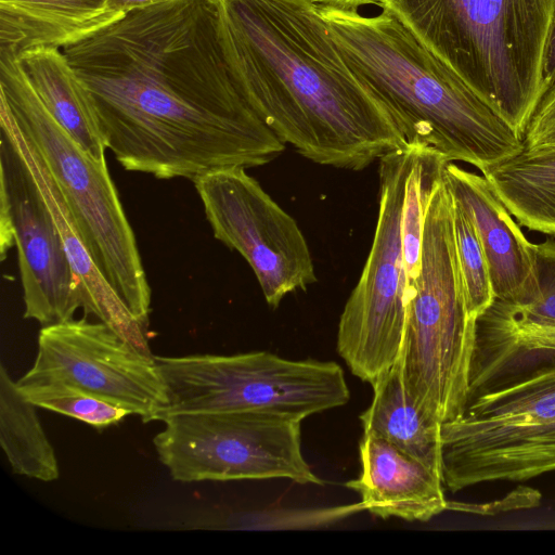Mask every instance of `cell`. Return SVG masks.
<instances>
[{
    "label": "cell",
    "mask_w": 555,
    "mask_h": 555,
    "mask_svg": "<svg viewBox=\"0 0 555 555\" xmlns=\"http://www.w3.org/2000/svg\"><path fill=\"white\" fill-rule=\"evenodd\" d=\"M193 183L214 236L247 261L269 306L317 281L297 222L245 168L216 170Z\"/></svg>",
    "instance_id": "11"
},
{
    "label": "cell",
    "mask_w": 555,
    "mask_h": 555,
    "mask_svg": "<svg viewBox=\"0 0 555 555\" xmlns=\"http://www.w3.org/2000/svg\"><path fill=\"white\" fill-rule=\"evenodd\" d=\"M542 79L545 93L555 82V8L544 52Z\"/></svg>",
    "instance_id": "27"
},
{
    "label": "cell",
    "mask_w": 555,
    "mask_h": 555,
    "mask_svg": "<svg viewBox=\"0 0 555 555\" xmlns=\"http://www.w3.org/2000/svg\"><path fill=\"white\" fill-rule=\"evenodd\" d=\"M359 454L361 473L345 486L372 515L428 521L447 509L441 473L372 433H363Z\"/></svg>",
    "instance_id": "16"
},
{
    "label": "cell",
    "mask_w": 555,
    "mask_h": 555,
    "mask_svg": "<svg viewBox=\"0 0 555 555\" xmlns=\"http://www.w3.org/2000/svg\"><path fill=\"white\" fill-rule=\"evenodd\" d=\"M57 380L155 421L167 406L165 382L146 354L99 320L83 317L42 326L33 366L18 384Z\"/></svg>",
    "instance_id": "12"
},
{
    "label": "cell",
    "mask_w": 555,
    "mask_h": 555,
    "mask_svg": "<svg viewBox=\"0 0 555 555\" xmlns=\"http://www.w3.org/2000/svg\"><path fill=\"white\" fill-rule=\"evenodd\" d=\"M533 249L537 298L527 304L494 298L475 321L467 397L522 358L555 351V240L533 244Z\"/></svg>",
    "instance_id": "14"
},
{
    "label": "cell",
    "mask_w": 555,
    "mask_h": 555,
    "mask_svg": "<svg viewBox=\"0 0 555 555\" xmlns=\"http://www.w3.org/2000/svg\"><path fill=\"white\" fill-rule=\"evenodd\" d=\"M106 149L128 171L194 181L285 150L238 90L211 0H167L63 49Z\"/></svg>",
    "instance_id": "1"
},
{
    "label": "cell",
    "mask_w": 555,
    "mask_h": 555,
    "mask_svg": "<svg viewBox=\"0 0 555 555\" xmlns=\"http://www.w3.org/2000/svg\"><path fill=\"white\" fill-rule=\"evenodd\" d=\"M16 57L55 120L81 149L98 159H104L107 149L64 52L39 48Z\"/></svg>",
    "instance_id": "21"
},
{
    "label": "cell",
    "mask_w": 555,
    "mask_h": 555,
    "mask_svg": "<svg viewBox=\"0 0 555 555\" xmlns=\"http://www.w3.org/2000/svg\"><path fill=\"white\" fill-rule=\"evenodd\" d=\"M526 150L555 146V82L539 102L522 135Z\"/></svg>",
    "instance_id": "25"
},
{
    "label": "cell",
    "mask_w": 555,
    "mask_h": 555,
    "mask_svg": "<svg viewBox=\"0 0 555 555\" xmlns=\"http://www.w3.org/2000/svg\"><path fill=\"white\" fill-rule=\"evenodd\" d=\"M453 231L466 305L470 317L476 320L491 305L494 294L488 263L476 229L454 199Z\"/></svg>",
    "instance_id": "24"
},
{
    "label": "cell",
    "mask_w": 555,
    "mask_h": 555,
    "mask_svg": "<svg viewBox=\"0 0 555 555\" xmlns=\"http://www.w3.org/2000/svg\"><path fill=\"white\" fill-rule=\"evenodd\" d=\"M521 138L544 95L555 0H380Z\"/></svg>",
    "instance_id": "4"
},
{
    "label": "cell",
    "mask_w": 555,
    "mask_h": 555,
    "mask_svg": "<svg viewBox=\"0 0 555 555\" xmlns=\"http://www.w3.org/2000/svg\"><path fill=\"white\" fill-rule=\"evenodd\" d=\"M17 384L22 395L37 408L47 409L104 429L119 424L130 412L57 380Z\"/></svg>",
    "instance_id": "23"
},
{
    "label": "cell",
    "mask_w": 555,
    "mask_h": 555,
    "mask_svg": "<svg viewBox=\"0 0 555 555\" xmlns=\"http://www.w3.org/2000/svg\"><path fill=\"white\" fill-rule=\"evenodd\" d=\"M475 321L457 261L453 198L442 172L428 199L420 274L406 302L399 357L409 399L441 424L459 416L466 401Z\"/></svg>",
    "instance_id": "7"
},
{
    "label": "cell",
    "mask_w": 555,
    "mask_h": 555,
    "mask_svg": "<svg viewBox=\"0 0 555 555\" xmlns=\"http://www.w3.org/2000/svg\"><path fill=\"white\" fill-rule=\"evenodd\" d=\"M111 0H0V52L64 49L118 21Z\"/></svg>",
    "instance_id": "18"
},
{
    "label": "cell",
    "mask_w": 555,
    "mask_h": 555,
    "mask_svg": "<svg viewBox=\"0 0 555 555\" xmlns=\"http://www.w3.org/2000/svg\"><path fill=\"white\" fill-rule=\"evenodd\" d=\"M319 8L347 65L408 144L480 171L524 149L522 138L389 10Z\"/></svg>",
    "instance_id": "3"
},
{
    "label": "cell",
    "mask_w": 555,
    "mask_h": 555,
    "mask_svg": "<svg viewBox=\"0 0 555 555\" xmlns=\"http://www.w3.org/2000/svg\"><path fill=\"white\" fill-rule=\"evenodd\" d=\"M443 180L476 229L494 298L512 304L535 299L539 285L533 243L526 238L487 179L449 162Z\"/></svg>",
    "instance_id": "15"
},
{
    "label": "cell",
    "mask_w": 555,
    "mask_h": 555,
    "mask_svg": "<svg viewBox=\"0 0 555 555\" xmlns=\"http://www.w3.org/2000/svg\"><path fill=\"white\" fill-rule=\"evenodd\" d=\"M541 493L529 487H517L504 498L486 503H462L448 501L447 509L493 516L508 511L532 508L540 504Z\"/></svg>",
    "instance_id": "26"
},
{
    "label": "cell",
    "mask_w": 555,
    "mask_h": 555,
    "mask_svg": "<svg viewBox=\"0 0 555 555\" xmlns=\"http://www.w3.org/2000/svg\"><path fill=\"white\" fill-rule=\"evenodd\" d=\"M163 1L167 0H111L109 10L114 15L124 17L131 10Z\"/></svg>",
    "instance_id": "28"
},
{
    "label": "cell",
    "mask_w": 555,
    "mask_h": 555,
    "mask_svg": "<svg viewBox=\"0 0 555 555\" xmlns=\"http://www.w3.org/2000/svg\"><path fill=\"white\" fill-rule=\"evenodd\" d=\"M373 387L371 404L361 415L363 433H372L441 473V423L408 397L400 358Z\"/></svg>",
    "instance_id": "19"
},
{
    "label": "cell",
    "mask_w": 555,
    "mask_h": 555,
    "mask_svg": "<svg viewBox=\"0 0 555 555\" xmlns=\"http://www.w3.org/2000/svg\"><path fill=\"white\" fill-rule=\"evenodd\" d=\"M481 175L520 225L555 235V146L522 149Z\"/></svg>",
    "instance_id": "20"
},
{
    "label": "cell",
    "mask_w": 555,
    "mask_h": 555,
    "mask_svg": "<svg viewBox=\"0 0 555 555\" xmlns=\"http://www.w3.org/2000/svg\"><path fill=\"white\" fill-rule=\"evenodd\" d=\"M0 103L34 145L95 264L132 317L149 326L151 287L106 158L86 152L47 109L15 55L0 52Z\"/></svg>",
    "instance_id": "6"
},
{
    "label": "cell",
    "mask_w": 555,
    "mask_h": 555,
    "mask_svg": "<svg viewBox=\"0 0 555 555\" xmlns=\"http://www.w3.org/2000/svg\"><path fill=\"white\" fill-rule=\"evenodd\" d=\"M420 147L406 144L379 159V207L371 250L338 323L339 356L353 375L371 385L401 353L410 294L402 212Z\"/></svg>",
    "instance_id": "9"
},
{
    "label": "cell",
    "mask_w": 555,
    "mask_h": 555,
    "mask_svg": "<svg viewBox=\"0 0 555 555\" xmlns=\"http://www.w3.org/2000/svg\"><path fill=\"white\" fill-rule=\"evenodd\" d=\"M318 5H327L345 10H361L367 5H379L380 0H311Z\"/></svg>",
    "instance_id": "29"
},
{
    "label": "cell",
    "mask_w": 555,
    "mask_h": 555,
    "mask_svg": "<svg viewBox=\"0 0 555 555\" xmlns=\"http://www.w3.org/2000/svg\"><path fill=\"white\" fill-rule=\"evenodd\" d=\"M441 472L451 492L526 481L555 470V351L509 366L441 424Z\"/></svg>",
    "instance_id": "5"
},
{
    "label": "cell",
    "mask_w": 555,
    "mask_h": 555,
    "mask_svg": "<svg viewBox=\"0 0 555 555\" xmlns=\"http://www.w3.org/2000/svg\"><path fill=\"white\" fill-rule=\"evenodd\" d=\"M36 405L20 391L5 366H0V444L14 474L53 481L60 469L54 449L37 415Z\"/></svg>",
    "instance_id": "22"
},
{
    "label": "cell",
    "mask_w": 555,
    "mask_h": 555,
    "mask_svg": "<svg viewBox=\"0 0 555 555\" xmlns=\"http://www.w3.org/2000/svg\"><path fill=\"white\" fill-rule=\"evenodd\" d=\"M231 75L258 117L313 163L362 170L408 143L311 0H211Z\"/></svg>",
    "instance_id": "2"
},
{
    "label": "cell",
    "mask_w": 555,
    "mask_h": 555,
    "mask_svg": "<svg viewBox=\"0 0 555 555\" xmlns=\"http://www.w3.org/2000/svg\"><path fill=\"white\" fill-rule=\"evenodd\" d=\"M153 438L158 460L181 482L289 479L323 485L301 451V421L263 412L183 414Z\"/></svg>",
    "instance_id": "10"
},
{
    "label": "cell",
    "mask_w": 555,
    "mask_h": 555,
    "mask_svg": "<svg viewBox=\"0 0 555 555\" xmlns=\"http://www.w3.org/2000/svg\"><path fill=\"white\" fill-rule=\"evenodd\" d=\"M168 404L155 417L263 412L295 420L345 405L343 369L333 361L289 360L268 351L155 357Z\"/></svg>",
    "instance_id": "8"
},
{
    "label": "cell",
    "mask_w": 555,
    "mask_h": 555,
    "mask_svg": "<svg viewBox=\"0 0 555 555\" xmlns=\"http://www.w3.org/2000/svg\"><path fill=\"white\" fill-rule=\"evenodd\" d=\"M16 246L24 318L42 326L74 319L85 297L46 201L15 142L0 126V247Z\"/></svg>",
    "instance_id": "13"
},
{
    "label": "cell",
    "mask_w": 555,
    "mask_h": 555,
    "mask_svg": "<svg viewBox=\"0 0 555 555\" xmlns=\"http://www.w3.org/2000/svg\"><path fill=\"white\" fill-rule=\"evenodd\" d=\"M0 126L7 129L15 142L56 224L67 259L83 293L85 314H94L135 348L152 354L144 332L145 327L132 317L95 264L73 214L41 156L1 103Z\"/></svg>",
    "instance_id": "17"
}]
</instances>
